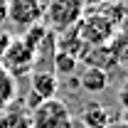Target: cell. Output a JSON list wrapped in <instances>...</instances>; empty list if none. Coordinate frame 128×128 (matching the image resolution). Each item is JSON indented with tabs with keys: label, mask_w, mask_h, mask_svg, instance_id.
Returning a JSON list of instances; mask_svg holds the SVG:
<instances>
[{
	"label": "cell",
	"mask_w": 128,
	"mask_h": 128,
	"mask_svg": "<svg viewBox=\"0 0 128 128\" xmlns=\"http://www.w3.org/2000/svg\"><path fill=\"white\" fill-rule=\"evenodd\" d=\"M76 34L84 42V47H104L116 37V25L111 20H106L104 15H98L94 10L84 12L81 20L76 22Z\"/></svg>",
	"instance_id": "6da1fadb"
},
{
	"label": "cell",
	"mask_w": 128,
	"mask_h": 128,
	"mask_svg": "<svg viewBox=\"0 0 128 128\" xmlns=\"http://www.w3.org/2000/svg\"><path fill=\"white\" fill-rule=\"evenodd\" d=\"M84 10H86L84 0H49L42 17L47 20V25L54 32H64L69 27H76Z\"/></svg>",
	"instance_id": "7a4b0ae2"
},
{
	"label": "cell",
	"mask_w": 128,
	"mask_h": 128,
	"mask_svg": "<svg viewBox=\"0 0 128 128\" xmlns=\"http://www.w3.org/2000/svg\"><path fill=\"white\" fill-rule=\"evenodd\" d=\"M69 123H72V113L64 101L47 98V101L34 104V111L30 118L32 128H69Z\"/></svg>",
	"instance_id": "3957f363"
},
{
	"label": "cell",
	"mask_w": 128,
	"mask_h": 128,
	"mask_svg": "<svg viewBox=\"0 0 128 128\" xmlns=\"http://www.w3.org/2000/svg\"><path fill=\"white\" fill-rule=\"evenodd\" d=\"M44 15V5L40 0H5V17L20 27V30H30L34 27Z\"/></svg>",
	"instance_id": "277c9868"
},
{
	"label": "cell",
	"mask_w": 128,
	"mask_h": 128,
	"mask_svg": "<svg viewBox=\"0 0 128 128\" xmlns=\"http://www.w3.org/2000/svg\"><path fill=\"white\" fill-rule=\"evenodd\" d=\"M2 59H5V69L15 76V74H25L32 69V62H34V52H32L22 40H10L8 47L2 52Z\"/></svg>",
	"instance_id": "5b68a950"
},
{
	"label": "cell",
	"mask_w": 128,
	"mask_h": 128,
	"mask_svg": "<svg viewBox=\"0 0 128 128\" xmlns=\"http://www.w3.org/2000/svg\"><path fill=\"white\" fill-rule=\"evenodd\" d=\"M32 91H34V98L37 101H47V98H54L57 89H59V79L52 69H37L32 72Z\"/></svg>",
	"instance_id": "8992f818"
},
{
	"label": "cell",
	"mask_w": 128,
	"mask_h": 128,
	"mask_svg": "<svg viewBox=\"0 0 128 128\" xmlns=\"http://www.w3.org/2000/svg\"><path fill=\"white\" fill-rule=\"evenodd\" d=\"M79 84H81L84 91L98 94V91L106 89V84H108V74L101 72V69H96V66H86V69L81 72V76H79Z\"/></svg>",
	"instance_id": "52a82bcc"
},
{
	"label": "cell",
	"mask_w": 128,
	"mask_h": 128,
	"mask_svg": "<svg viewBox=\"0 0 128 128\" xmlns=\"http://www.w3.org/2000/svg\"><path fill=\"white\" fill-rule=\"evenodd\" d=\"M89 49H91V54L89 52L84 54L86 66H96L101 72H106L108 66H116V57H113V49L108 44H104V47H89Z\"/></svg>",
	"instance_id": "ba28073f"
},
{
	"label": "cell",
	"mask_w": 128,
	"mask_h": 128,
	"mask_svg": "<svg viewBox=\"0 0 128 128\" xmlns=\"http://www.w3.org/2000/svg\"><path fill=\"white\" fill-rule=\"evenodd\" d=\"M15 98V76L0 62V111H5Z\"/></svg>",
	"instance_id": "9c48e42d"
},
{
	"label": "cell",
	"mask_w": 128,
	"mask_h": 128,
	"mask_svg": "<svg viewBox=\"0 0 128 128\" xmlns=\"http://www.w3.org/2000/svg\"><path fill=\"white\" fill-rule=\"evenodd\" d=\"M81 49H86V47H84V42H81L79 34H76V27L64 30L62 37H59V52H66V54H72V57H76V59H79L81 54H84Z\"/></svg>",
	"instance_id": "30bf717a"
},
{
	"label": "cell",
	"mask_w": 128,
	"mask_h": 128,
	"mask_svg": "<svg viewBox=\"0 0 128 128\" xmlns=\"http://www.w3.org/2000/svg\"><path fill=\"white\" fill-rule=\"evenodd\" d=\"M84 123H86V128H104L106 123H108L106 108L98 106V104H89L86 111H84Z\"/></svg>",
	"instance_id": "8fae6325"
},
{
	"label": "cell",
	"mask_w": 128,
	"mask_h": 128,
	"mask_svg": "<svg viewBox=\"0 0 128 128\" xmlns=\"http://www.w3.org/2000/svg\"><path fill=\"white\" fill-rule=\"evenodd\" d=\"M52 64H54L57 74H72V72H74V66L79 64V59H76V57H72V54H66V52H59V49H57V54L52 57Z\"/></svg>",
	"instance_id": "7c38bea8"
},
{
	"label": "cell",
	"mask_w": 128,
	"mask_h": 128,
	"mask_svg": "<svg viewBox=\"0 0 128 128\" xmlns=\"http://www.w3.org/2000/svg\"><path fill=\"white\" fill-rule=\"evenodd\" d=\"M116 34H118L123 42H128V12L123 15V20L118 22V27H116Z\"/></svg>",
	"instance_id": "4fadbf2b"
},
{
	"label": "cell",
	"mask_w": 128,
	"mask_h": 128,
	"mask_svg": "<svg viewBox=\"0 0 128 128\" xmlns=\"http://www.w3.org/2000/svg\"><path fill=\"white\" fill-rule=\"evenodd\" d=\"M89 2V8H94V5H98V2H123V0H84V5Z\"/></svg>",
	"instance_id": "5bb4252c"
}]
</instances>
